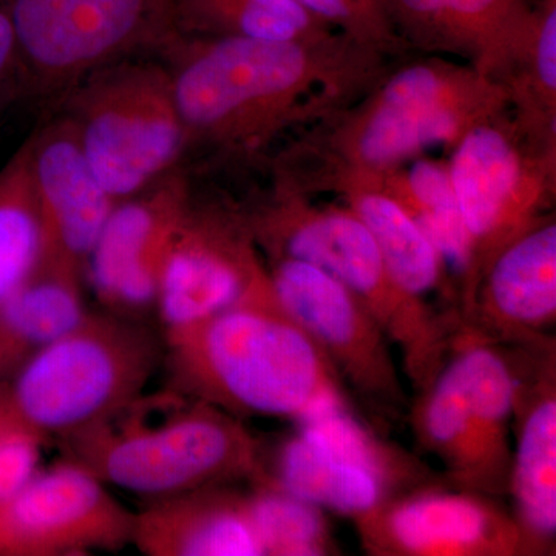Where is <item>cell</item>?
Listing matches in <instances>:
<instances>
[{"label": "cell", "instance_id": "6da1fadb", "mask_svg": "<svg viewBox=\"0 0 556 556\" xmlns=\"http://www.w3.org/2000/svg\"><path fill=\"white\" fill-rule=\"evenodd\" d=\"M153 53L169 70L189 149L239 166L353 104L396 62L339 33L298 40L169 33Z\"/></svg>", "mask_w": 556, "mask_h": 556}, {"label": "cell", "instance_id": "7a4b0ae2", "mask_svg": "<svg viewBox=\"0 0 556 556\" xmlns=\"http://www.w3.org/2000/svg\"><path fill=\"white\" fill-rule=\"evenodd\" d=\"M510 109L506 89L470 65L412 54L356 102L292 135L270 170L317 195L342 175L379 177L459 139Z\"/></svg>", "mask_w": 556, "mask_h": 556}, {"label": "cell", "instance_id": "3957f363", "mask_svg": "<svg viewBox=\"0 0 556 556\" xmlns=\"http://www.w3.org/2000/svg\"><path fill=\"white\" fill-rule=\"evenodd\" d=\"M163 338L167 390L240 419L300 422L327 409H358L313 340L278 305L269 274L237 305Z\"/></svg>", "mask_w": 556, "mask_h": 556}, {"label": "cell", "instance_id": "277c9868", "mask_svg": "<svg viewBox=\"0 0 556 556\" xmlns=\"http://www.w3.org/2000/svg\"><path fill=\"white\" fill-rule=\"evenodd\" d=\"M237 206L263 258L300 260L334 277L401 351L413 390L431 382L447 357L457 318L399 287L367 226L346 204L316 203L314 195L270 172L269 185Z\"/></svg>", "mask_w": 556, "mask_h": 556}, {"label": "cell", "instance_id": "5b68a950", "mask_svg": "<svg viewBox=\"0 0 556 556\" xmlns=\"http://www.w3.org/2000/svg\"><path fill=\"white\" fill-rule=\"evenodd\" d=\"M60 442L64 457L104 484L153 501L265 475V442L240 417L167 390L164 419L149 422L142 396Z\"/></svg>", "mask_w": 556, "mask_h": 556}, {"label": "cell", "instance_id": "8992f818", "mask_svg": "<svg viewBox=\"0 0 556 556\" xmlns=\"http://www.w3.org/2000/svg\"><path fill=\"white\" fill-rule=\"evenodd\" d=\"M163 361V332L152 320L90 309L0 388L22 426L58 441L138 401Z\"/></svg>", "mask_w": 556, "mask_h": 556}, {"label": "cell", "instance_id": "52a82bcc", "mask_svg": "<svg viewBox=\"0 0 556 556\" xmlns=\"http://www.w3.org/2000/svg\"><path fill=\"white\" fill-rule=\"evenodd\" d=\"M56 102L91 169L115 201L177 170L190 150L169 70L156 53L112 62L80 79Z\"/></svg>", "mask_w": 556, "mask_h": 556}, {"label": "cell", "instance_id": "ba28073f", "mask_svg": "<svg viewBox=\"0 0 556 556\" xmlns=\"http://www.w3.org/2000/svg\"><path fill=\"white\" fill-rule=\"evenodd\" d=\"M262 479L351 521L391 497L445 481L422 457L382 437L353 407L300 420L299 430L276 447L265 445Z\"/></svg>", "mask_w": 556, "mask_h": 556}, {"label": "cell", "instance_id": "9c48e42d", "mask_svg": "<svg viewBox=\"0 0 556 556\" xmlns=\"http://www.w3.org/2000/svg\"><path fill=\"white\" fill-rule=\"evenodd\" d=\"M447 167L473 260L470 298L490 260L554 214L556 142L533 137L508 109L468 130L450 149Z\"/></svg>", "mask_w": 556, "mask_h": 556}, {"label": "cell", "instance_id": "30bf717a", "mask_svg": "<svg viewBox=\"0 0 556 556\" xmlns=\"http://www.w3.org/2000/svg\"><path fill=\"white\" fill-rule=\"evenodd\" d=\"M278 305L313 340L369 424L407 417L409 399L387 332L367 306L325 270L288 257L265 258Z\"/></svg>", "mask_w": 556, "mask_h": 556}, {"label": "cell", "instance_id": "8fae6325", "mask_svg": "<svg viewBox=\"0 0 556 556\" xmlns=\"http://www.w3.org/2000/svg\"><path fill=\"white\" fill-rule=\"evenodd\" d=\"M28 94L58 101L80 79L170 33L156 0H10Z\"/></svg>", "mask_w": 556, "mask_h": 556}, {"label": "cell", "instance_id": "7c38bea8", "mask_svg": "<svg viewBox=\"0 0 556 556\" xmlns=\"http://www.w3.org/2000/svg\"><path fill=\"white\" fill-rule=\"evenodd\" d=\"M266 278L265 258L237 201L201 200L192 192L160 269L161 332L181 331L237 305Z\"/></svg>", "mask_w": 556, "mask_h": 556}, {"label": "cell", "instance_id": "4fadbf2b", "mask_svg": "<svg viewBox=\"0 0 556 556\" xmlns=\"http://www.w3.org/2000/svg\"><path fill=\"white\" fill-rule=\"evenodd\" d=\"M500 501L439 481L354 518V529L372 556H530Z\"/></svg>", "mask_w": 556, "mask_h": 556}, {"label": "cell", "instance_id": "5bb4252c", "mask_svg": "<svg viewBox=\"0 0 556 556\" xmlns=\"http://www.w3.org/2000/svg\"><path fill=\"white\" fill-rule=\"evenodd\" d=\"M135 514L87 468L64 459L39 468L0 507V556H68L131 544Z\"/></svg>", "mask_w": 556, "mask_h": 556}, {"label": "cell", "instance_id": "9a60e30c", "mask_svg": "<svg viewBox=\"0 0 556 556\" xmlns=\"http://www.w3.org/2000/svg\"><path fill=\"white\" fill-rule=\"evenodd\" d=\"M192 192L188 175L178 167L116 201L84 268V287L101 309L155 318L161 265Z\"/></svg>", "mask_w": 556, "mask_h": 556}, {"label": "cell", "instance_id": "2e32d148", "mask_svg": "<svg viewBox=\"0 0 556 556\" xmlns=\"http://www.w3.org/2000/svg\"><path fill=\"white\" fill-rule=\"evenodd\" d=\"M506 348L517 375L507 493L511 514L530 556L555 555L556 342Z\"/></svg>", "mask_w": 556, "mask_h": 556}, {"label": "cell", "instance_id": "e0dca14e", "mask_svg": "<svg viewBox=\"0 0 556 556\" xmlns=\"http://www.w3.org/2000/svg\"><path fill=\"white\" fill-rule=\"evenodd\" d=\"M556 222L540 219L482 270L459 327L504 346L555 340Z\"/></svg>", "mask_w": 556, "mask_h": 556}, {"label": "cell", "instance_id": "ac0fdd59", "mask_svg": "<svg viewBox=\"0 0 556 556\" xmlns=\"http://www.w3.org/2000/svg\"><path fill=\"white\" fill-rule=\"evenodd\" d=\"M541 0H387L413 54L448 58L504 79L529 39Z\"/></svg>", "mask_w": 556, "mask_h": 556}, {"label": "cell", "instance_id": "d6986e66", "mask_svg": "<svg viewBox=\"0 0 556 556\" xmlns=\"http://www.w3.org/2000/svg\"><path fill=\"white\" fill-rule=\"evenodd\" d=\"M46 252L42 262L76 270L87 258L116 201L91 169L67 116L56 113L27 139Z\"/></svg>", "mask_w": 556, "mask_h": 556}, {"label": "cell", "instance_id": "ffe728a7", "mask_svg": "<svg viewBox=\"0 0 556 556\" xmlns=\"http://www.w3.org/2000/svg\"><path fill=\"white\" fill-rule=\"evenodd\" d=\"M244 485L204 486L148 501L135 514L131 544L148 556H263Z\"/></svg>", "mask_w": 556, "mask_h": 556}, {"label": "cell", "instance_id": "44dd1931", "mask_svg": "<svg viewBox=\"0 0 556 556\" xmlns=\"http://www.w3.org/2000/svg\"><path fill=\"white\" fill-rule=\"evenodd\" d=\"M324 192L340 197L367 226L399 287L427 303L438 295L459 318L456 288L441 252L378 179L342 175L329 179L317 193Z\"/></svg>", "mask_w": 556, "mask_h": 556}, {"label": "cell", "instance_id": "7402d4cb", "mask_svg": "<svg viewBox=\"0 0 556 556\" xmlns=\"http://www.w3.org/2000/svg\"><path fill=\"white\" fill-rule=\"evenodd\" d=\"M407 419L419 448L442 466L450 485L504 497L482 447L478 416L468 399L463 371L452 353L437 376L409 402Z\"/></svg>", "mask_w": 556, "mask_h": 556}, {"label": "cell", "instance_id": "603a6c76", "mask_svg": "<svg viewBox=\"0 0 556 556\" xmlns=\"http://www.w3.org/2000/svg\"><path fill=\"white\" fill-rule=\"evenodd\" d=\"M84 291L76 270L42 262L24 287L0 303V386L86 317L90 309Z\"/></svg>", "mask_w": 556, "mask_h": 556}, {"label": "cell", "instance_id": "cb8c5ba5", "mask_svg": "<svg viewBox=\"0 0 556 556\" xmlns=\"http://www.w3.org/2000/svg\"><path fill=\"white\" fill-rule=\"evenodd\" d=\"M368 178L378 179L441 252L456 288L459 314L470 298L473 260L447 161L424 155L388 174Z\"/></svg>", "mask_w": 556, "mask_h": 556}, {"label": "cell", "instance_id": "d4e9b609", "mask_svg": "<svg viewBox=\"0 0 556 556\" xmlns=\"http://www.w3.org/2000/svg\"><path fill=\"white\" fill-rule=\"evenodd\" d=\"M43 252L46 237L25 141L0 170V303L35 276Z\"/></svg>", "mask_w": 556, "mask_h": 556}, {"label": "cell", "instance_id": "484cf974", "mask_svg": "<svg viewBox=\"0 0 556 556\" xmlns=\"http://www.w3.org/2000/svg\"><path fill=\"white\" fill-rule=\"evenodd\" d=\"M501 86L518 123L556 142V0H541L529 39Z\"/></svg>", "mask_w": 556, "mask_h": 556}, {"label": "cell", "instance_id": "4316f807", "mask_svg": "<svg viewBox=\"0 0 556 556\" xmlns=\"http://www.w3.org/2000/svg\"><path fill=\"white\" fill-rule=\"evenodd\" d=\"M247 500L263 556L339 554L324 508L266 479L247 484Z\"/></svg>", "mask_w": 556, "mask_h": 556}, {"label": "cell", "instance_id": "83f0119b", "mask_svg": "<svg viewBox=\"0 0 556 556\" xmlns=\"http://www.w3.org/2000/svg\"><path fill=\"white\" fill-rule=\"evenodd\" d=\"M314 20L332 31L399 61L412 51L399 38L387 0H298Z\"/></svg>", "mask_w": 556, "mask_h": 556}, {"label": "cell", "instance_id": "f1b7e54d", "mask_svg": "<svg viewBox=\"0 0 556 556\" xmlns=\"http://www.w3.org/2000/svg\"><path fill=\"white\" fill-rule=\"evenodd\" d=\"M27 93V79L16 33L9 10L0 3V105Z\"/></svg>", "mask_w": 556, "mask_h": 556}, {"label": "cell", "instance_id": "f546056e", "mask_svg": "<svg viewBox=\"0 0 556 556\" xmlns=\"http://www.w3.org/2000/svg\"><path fill=\"white\" fill-rule=\"evenodd\" d=\"M260 5L265 7L280 16L287 17L288 21L294 22L300 27L308 31L325 33L332 31L331 28L325 27L324 24L309 16L298 0H254ZM336 33V31H334Z\"/></svg>", "mask_w": 556, "mask_h": 556}, {"label": "cell", "instance_id": "4dcf8cb0", "mask_svg": "<svg viewBox=\"0 0 556 556\" xmlns=\"http://www.w3.org/2000/svg\"><path fill=\"white\" fill-rule=\"evenodd\" d=\"M177 0H156L159 3L160 10L163 11L164 17H166L167 22H169L170 30H172V13H174V7Z\"/></svg>", "mask_w": 556, "mask_h": 556}]
</instances>
